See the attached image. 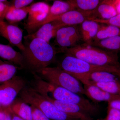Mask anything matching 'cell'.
I'll return each instance as SVG.
<instances>
[{
    "instance_id": "33",
    "label": "cell",
    "mask_w": 120,
    "mask_h": 120,
    "mask_svg": "<svg viewBox=\"0 0 120 120\" xmlns=\"http://www.w3.org/2000/svg\"><path fill=\"white\" fill-rule=\"evenodd\" d=\"M8 110L10 114V116H11V120H24L20 117L19 116H17L16 114H15L14 113L11 111L10 109H9V107H8Z\"/></svg>"
},
{
    "instance_id": "9",
    "label": "cell",
    "mask_w": 120,
    "mask_h": 120,
    "mask_svg": "<svg viewBox=\"0 0 120 120\" xmlns=\"http://www.w3.org/2000/svg\"><path fill=\"white\" fill-rule=\"evenodd\" d=\"M74 8L69 0H55L50 7L47 16L43 21L27 30L28 34H32L45 24L54 21L57 18L69 11L74 10Z\"/></svg>"
},
{
    "instance_id": "20",
    "label": "cell",
    "mask_w": 120,
    "mask_h": 120,
    "mask_svg": "<svg viewBox=\"0 0 120 120\" xmlns=\"http://www.w3.org/2000/svg\"><path fill=\"white\" fill-rule=\"evenodd\" d=\"M118 35H120V28L111 25L101 24L91 43Z\"/></svg>"
},
{
    "instance_id": "2",
    "label": "cell",
    "mask_w": 120,
    "mask_h": 120,
    "mask_svg": "<svg viewBox=\"0 0 120 120\" xmlns=\"http://www.w3.org/2000/svg\"><path fill=\"white\" fill-rule=\"evenodd\" d=\"M35 88L37 91L46 98L69 102L78 105L89 114L98 111L97 105L82 95L71 91L53 85L43 79H39Z\"/></svg>"
},
{
    "instance_id": "12",
    "label": "cell",
    "mask_w": 120,
    "mask_h": 120,
    "mask_svg": "<svg viewBox=\"0 0 120 120\" xmlns=\"http://www.w3.org/2000/svg\"><path fill=\"white\" fill-rule=\"evenodd\" d=\"M61 111L74 120H92L90 114L78 105L73 103L46 98Z\"/></svg>"
},
{
    "instance_id": "28",
    "label": "cell",
    "mask_w": 120,
    "mask_h": 120,
    "mask_svg": "<svg viewBox=\"0 0 120 120\" xmlns=\"http://www.w3.org/2000/svg\"><path fill=\"white\" fill-rule=\"evenodd\" d=\"M10 5V2L8 1L0 0V22L4 21Z\"/></svg>"
},
{
    "instance_id": "6",
    "label": "cell",
    "mask_w": 120,
    "mask_h": 120,
    "mask_svg": "<svg viewBox=\"0 0 120 120\" xmlns=\"http://www.w3.org/2000/svg\"><path fill=\"white\" fill-rule=\"evenodd\" d=\"M36 73L41 78L53 85L80 95H86L84 88L79 80L59 67H47L39 70Z\"/></svg>"
},
{
    "instance_id": "14",
    "label": "cell",
    "mask_w": 120,
    "mask_h": 120,
    "mask_svg": "<svg viewBox=\"0 0 120 120\" xmlns=\"http://www.w3.org/2000/svg\"><path fill=\"white\" fill-rule=\"evenodd\" d=\"M62 27L56 21L50 22L42 25L34 33L25 36L24 39L26 41L34 38L40 39L49 43L50 40L56 36L57 30Z\"/></svg>"
},
{
    "instance_id": "8",
    "label": "cell",
    "mask_w": 120,
    "mask_h": 120,
    "mask_svg": "<svg viewBox=\"0 0 120 120\" xmlns=\"http://www.w3.org/2000/svg\"><path fill=\"white\" fill-rule=\"evenodd\" d=\"M55 37V42L60 50L74 47L82 39L80 32L76 26L62 27L57 30Z\"/></svg>"
},
{
    "instance_id": "22",
    "label": "cell",
    "mask_w": 120,
    "mask_h": 120,
    "mask_svg": "<svg viewBox=\"0 0 120 120\" xmlns=\"http://www.w3.org/2000/svg\"><path fill=\"white\" fill-rule=\"evenodd\" d=\"M90 45L109 51L118 52L120 51V35L101 40Z\"/></svg>"
},
{
    "instance_id": "26",
    "label": "cell",
    "mask_w": 120,
    "mask_h": 120,
    "mask_svg": "<svg viewBox=\"0 0 120 120\" xmlns=\"http://www.w3.org/2000/svg\"><path fill=\"white\" fill-rule=\"evenodd\" d=\"M99 0H69L74 9L90 11L95 9L100 4Z\"/></svg>"
},
{
    "instance_id": "17",
    "label": "cell",
    "mask_w": 120,
    "mask_h": 120,
    "mask_svg": "<svg viewBox=\"0 0 120 120\" xmlns=\"http://www.w3.org/2000/svg\"><path fill=\"white\" fill-rule=\"evenodd\" d=\"M81 24L80 32L82 39L86 44L90 45L98 31L100 24L90 20H86Z\"/></svg>"
},
{
    "instance_id": "23",
    "label": "cell",
    "mask_w": 120,
    "mask_h": 120,
    "mask_svg": "<svg viewBox=\"0 0 120 120\" xmlns=\"http://www.w3.org/2000/svg\"><path fill=\"white\" fill-rule=\"evenodd\" d=\"M119 80L118 77L116 75L105 71H98L95 72L90 74L86 81L96 83H103L113 82Z\"/></svg>"
},
{
    "instance_id": "13",
    "label": "cell",
    "mask_w": 120,
    "mask_h": 120,
    "mask_svg": "<svg viewBox=\"0 0 120 120\" xmlns=\"http://www.w3.org/2000/svg\"><path fill=\"white\" fill-rule=\"evenodd\" d=\"M92 11H83L74 9L63 14L54 21L57 22L62 27L77 26L90 19Z\"/></svg>"
},
{
    "instance_id": "11",
    "label": "cell",
    "mask_w": 120,
    "mask_h": 120,
    "mask_svg": "<svg viewBox=\"0 0 120 120\" xmlns=\"http://www.w3.org/2000/svg\"><path fill=\"white\" fill-rule=\"evenodd\" d=\"M50 6L44 2H38L29 6L28 17L24 27L28 30L43 21L47 16Z\"/></svg>"
},
{
    "instance_id": "5",
    "label": "cell",
    "mask_w": 120,
    "mask_h": 120,
    "mask_svg": "<svg viewBox=\"0 0 120 120\" xmlns=\"http://www.w3.org/2000/svg\"><path fill=\"white\" fill-rule=\"evenodd\" d=\"M22 101L40 110L51 120H74L58 109L34 88L25 87L20 93Z\"/></svg>"
},
{
    "instance_id": "24",
    "label": "cell",
    "mask_w": 120,
    "mask_h": 120,
    "mask_svg": "<svg viewBox=\"0 0 120 120\" xmlns=\"http://www.w3.org/2000/svg\"><path fill=\"white\" fill-rule=\"evenodd\" d=\"M83 84H89L98 87L101 90L112 94L120 96V81H113L103 83H96L87 81Z\"/></svg>"
},
{
    "instance_id": "18",
    "label": "cell",
    "mask_w": 120,
    "mask_h": 120,
    "mask_svg": "<svg viewBox=\"0 0 120 120\" xmlns=\"http://www.w3.org/2000/svg\"><path fill=\"white\" fill-rule=\"evenodd\" d=\"M0 57L20 68L24 67L22 53L16 52L8 45L0 44Z\"/></svg>"
},
{
    "instance_id": "36",
    "label": "cell",
    "mask_w": 120,
    "mask_h": 120,
    "mask_svg": "<svg viewBox=\"0 0 120 120\" xmlns=\"http://www.w3.org/2000/svg\"><path fill=\"white\" fill-rule=\"evenodd\" d=\"M6 109H7V116H6V119H5V120H11V116H10V114L9 112L8 108H7Z\"/></svg>"
},
{
    "instance_id": "35",
    "label": "cell",
    "mask_w": 120,
    "mask_h": 120,
    "mask_svg": "<svg viewBox=\"0 0 120 120\" xmlns=\"http://www.w3.org/2000/svg\"><path fill=\"white\" fill-rule=\"evenodd\" d=\"M117 14H120V0H113Z\"/></svg>"
},
{
    "instance_id": "29",
    "label": "cell",
    "mask_w": 120,
    "mask_h": 120,
    "mask_svg": "<svg viewBox=\"0 0 120 120\" xmlns=\"http://www.w3.org/2000/svg\"><path fill=\"white\" fill-rule=\"evenodd\" d=\"M102 120H120V110L108 107L107 116Z\"/></svg>"
},
{
    "instance_id": "1",
    "label": "cell",
    "mask_w": 120,
    "mask_h": 120,
    "mask_svg": "<svg viewBox=\"0 0 120 120\" xmlns=\"http://www.w3.org/2000/svg\"><path fill=\"white\" fill-rule=\"evenodd\" d=\"M25 49L22 52L24 67L36 73L53 62L56 50L50 43L38 38L26 40Z\"/></svg>"
},
{
    "instance_id": "16",
    "label": "cell",
    "mask_w": 120,
    "mask_h": 120,
    "mask_svg": "<svg viewBox=\"0 0 120 120\" xmlns=\"http://www.w3.org/2000/svg\"><path fill=\"white\" fill-rule=\"evenodd\" d=\"M83 87L86 92L85 95L94 101L109 102L114 99L120 98L119 95L109 94L94 85L84 84Z\"/></svg>"
},
{
    "instance_id": "25",
    "label": "cell",
    "mask_w": 120,
    "mask_h": 120,
    "mask_svg": "<svg viewBox=\"0 0 120 120\" xmlns=\"http://www.w3.org/2000/svg\"><path fill=\"white\" fill-rule=\"evenodd\" d=\"M18 67L4 62L0 64V84L10 80L15 76Z\"/></svg>"
},
{
    "instance_id": "10",
    "label": "cell",
    "mask_w": 120,
    "mask_h": 120,
    "mask_svg": "<svg viewBox=\"0 0 120 120\" xmlns=\"http://www.w3.org/2000/svg\"><path fill=\"white\" fill-rule=\"evenodd\" d=\"M23 30L15 24L4 22H0V35L11 45L18 47L22 52L25 49L22 42Z\"/></svg>"
},
{
    "instance_id": "19",
    "label": "cell",
    "mask_w": 120,
    "mask_h": 120,
    "mask_svg": "<svg viewBox=\"0 0 120 120\" xmlns=\"http://www.w3.org/2000/svg\"><path fill=\"white\" fill-rule=\"evenodd\" d=\"M9 108L13 113L24 120H33L31 106L23 101H14Z\"/></svg>"
},
{
    "instance_id": "4",
    "label": "cell",
    "mask_w": 120,
    "mask_h": 120,
    "mask_svg": "<svg viewBox=\"0 0 120 120\" xmlns=\"http://www.w3.org/2000/svg\"><path fill=\"white\" fill-rule=\"evenodd\" d=\"M65 55L59 68L82 83L86 81L90 74L95 72L105 71L114 74L120 66H98L71 55Z\"/></svg>"
},
{
    "instance_id": "38",
    "label": "cell",
    "mask_w": 120,
    "mask_h": 120,
    "mask_svg": "<svg viewBox=\"0 0 120 120\" xmlns=\"http://www.w3.org/2000/svg\"><path fill=\"white\" fill-rule=\"evenodd\" d=\"M4 61H2L1 60H0V64H1V63H3Z\"/></svg>"
},
{
    "instance_id": "7",
    "label": "cell",
    "mask_w": 120,
    "mask_h": 120,
    "mask_svg": "<svg viewBox=\"0 0 120 120\" xmlns=\"http://www.w3.org/2000/svg\"><path fill=\"white\" fill-rule=\"evenodd\" d=\"M26 82L21 77L15 76L11 79L0 84V103L8 108L14 102L17 95L25 87Z\"/></svg>"
},
{
    "instance_id": "30",
    "label": "cell",
    "mask_w": 120,
    "mask_h": 120,
    "mask_svg": "<svg viewBox=\"0 0 120 120\" xmlns=\"http://www.w3.org/2000/svg\"><path fill=\"white\" fill-rule=\"evenodd\" d=\"M30 106L32 109L33 120H51L40 110L34 106Z\"/></svg>"
},
{
    "instance_id": "37",
    "label": "cell",
    "mask_w": 120,
    "mask_h": 120,
    "mask_svg": "<svg viewBox=\"0 0 120 120\" xmlns=\"http://www.w3.org/2000/svg\"><path fill=\"white\" fill-rule=\"evenodd\" d=\"M4 109V108L2 107V105H1L0 103V110L3 109Z\"/></svg>"
},
{
    "instance_id": "34",
    "label": "cell",
    "mask_w": 120,
    "mask_h": 120,
    "mask_svg": "<svg viewBox=\"0 0 120 120\" xmlns=\"http://www.w3.org/2000/svg\"><path fill=\"white\" fill-rule=\"evenodd\" d=\"M7 110L6 108L0 110V120H5L7 116Z\"/></svg>"
},
{
    "instance_id": "15",
    "label": "cell",
    "mask_w": 120,
    "mask_h": 120,
    "mask_svg": "<svg viewBox=\"0 0 120 120\" xmlns=\"http://www.w3.org/2000/svg\"><path fill=\"white\" fill-rule=\"evenodd\" d=\"M117 14L113 0H101L97 8L92 11L89 20L108 19Z\"/></svg>"
},
{
    "instance_id": "32",
    "label": "cell",
    "mask_w": 120,
    "mask_h": 120,
    "mask_svg": "<svg viewBox=\"0 0 120 120\" xmlns=\"http://www.w3.org/2000/svg\"><path fill=\"white\" fill-rule=\"evenodd\" d=\"M108 103V107L120 110V98L114 99Z\"/></svg>"
},
{
    "instance_id": "3",
    "label": "cell",
    "mask_w": 120,
    "mask_h": 120,
    "mask_svg": "<svg viewBox=\"0 0 120 120\" xmlns=\"http://www.w3.org/2000/svg\"><path fill=\"white\" fill-rule=\"evenodd\" d=\"M65 54L75 57L98 66L120 65L118 52L109 51L91 45H76L61 50Z\"/></svg>"
},
{
    "instance_id": "27",
    "label": "cell",
    "mask_w": 120,
    "mask_h": 120,
    "mask_svg": "<svg viewBox=\"0 0 120 120\" xmlns=\"http://www.w3.org/2000/svg\"><path fill=\"white\" fill-rule=\"evenodd\" d=\"M90 20L94 21L98 23L103 24L114 26L120 29V14H117L109 19L103 20L95 19Z\"/></svg>"
},
{
    "instance_id": "21",
    "label": "cell",
    "mask_w": 120,
    "mask_h": 120,
    "mask_svg": "<svg viewBox=\"0 0 120 120\" xmlns=\"http://www.w3.org/2000/svg\"><path fill=\"white\" fill-rule=\"evenodd\" d=\"M29 6L20 9L14 8L10 5L5 19L9 23L14 24L25 19L28 15Z\"/></svg>"
},
{
    "instance_id": "31",
    "label": "cell",
    "mask_w": 120,
    "mask_h": 120,
    "mask_svg": "<svg viewBox=\"0 0 120 120\" xmlns=\"http://www.w3.org/2000/svg\"><path fill=\"white\" fill-rule=\"evenodd\" d=\"M33 0H15L12 1L10 5L16 9L23 8L34 2Z\"/></svg>"
}]
</instances>
